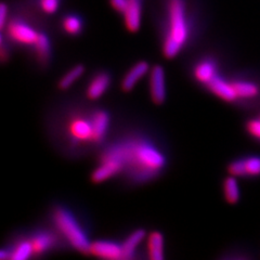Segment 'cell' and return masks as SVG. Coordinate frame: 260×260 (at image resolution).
Returning <instances> with one entry per match:
<instances>
[{
	"instance_id": "1",
	"label": "cell",
	"mask_w": 260,
	"mask_h": 260,
	"mask_svg": "<svg viewBox=\"0 0 260 260\" xmlns=\"http://www.w3.org/2000/svg\"><path fill=\"white\" fill-rule=\"evenodd\" d=\"M164 24L162 52L174 59L189 42L192 32V0H160Z\"/></svg>"
},
{
	"instance_id": "2",
	"label": "cell",
	"mask_w": 260,
	"mask_h": 260,
	"mask_svg": "<svg viewBox=\"0 0 260 260\" xmlns=\"http://www.w3.org/2000/svg\"><path fill=\"white\" fill-rule=\"evenodd\" d=\"M117 146L119 156L137 180H146L158 174L166 165V157L156 146L144 140H134Z\"/></svg>"
},
{
	"instance_id": "3",
	"label": "cell",
	"mask_w": 260,
	"mask_h": 260,
	"mask_svg": "<svg viewBox=\"0 0 260 260\" xmlns=\"http://www.w3.org/2000/svg\"><path fill=\"white\" fill-rule=\"evenodd\" d=\"M53 220L73 247L83 253H89L91 243L71 213L65 209H56L53 214Z\"/></svg>"
},
{
	"instance_id": "4",
	"label": "cell",
	"mask_w": 260,
	"mask_h": 260,
	"mask_svg": "<svg viewBox=\"0 0 260 260\" xmlns=\"http://www.w3.org/2000/svg\"><path fill=\"white\" fill-rule=\"evenodd\" d=\"M124 169V162L121 161L120 157L114 146H111L103 153L101 157V164L92 173L91 179L95 183L103 182L108 179L116 176Z\"/></svg>"
},
{
	"instance_id": "5",
	"label": "cell",
	"mask_w": 260,
	"mask_h": 260,
	"mask_svg": "<svg viewBox=\"0 0 260 260\" xmlns=\"http://www.w3.org/2000/svg\"><path fill=\"white\" fill-rule=\"evenodd\" d=\"M6 27L8 38L16 44L26 46H34L40 32L36 28L32 27L28 22L21 18H14L9 20Z\"/></svg>"
},
{
	"instance_id": "6",
	"label": "cell",
	"mask_w": 260,
	"mask_h": 260,
	"mask_svg": "<svg viewBox=\"0 0 260 260\" xmlns=\"http://www.w3.org/2000/svg\"><path fill=\"white\" fill-rule=\"evenodd\" d=\"M69 133L76 142H93V127L90 118L76 116L69 124Z\"/></svg>"
},
{
	"instance_id": "7",
	"label": "cell",
	"mask_w": 260,
	"mask_h": 260,
	"mask_svg": "<svg viewBox=\"0 0 260 260\" xmlns=\"http://www.w3.org/2000/svg\"><path fill=\"white\" fill-rule=\"evenodd\" d=\"M150 92L152 100L155 104H161L166 99L165 71L159 65H156L151 70Z\"/></svg>"
},
{
	"instance_id": "8",
	"label": "cell",
	"mask_w": 260,
	"mask_h": 260,
	"mask_svg": "<svg viewBox=\"0 0 260 260\" xmlns=\"http://www.w3.org/2000/svg\"><path fill=\"white\" fill-rule=\"evenodd\" d=\"M89 253L104 259H123V246L109 241H98L91 243Z\"/></svg>"
},
{
	"instance_id": "9",
	"label": "cell",
	"mask_w": 260,
	"mask_h": 260,
	"mask_svg": "<svg viewBox=\"0 0 260 260\" xmlns=\"http://www.w3.org/2000/svg\"><path fill=\"white\" fill-rule=\"evenodd\" d=\"M143 0H128V5L123 12L124 23L128 31L136 32L141 26Z\"/></svg>"
},
{
	"instance_id": "10",
	"label": "cell",
	"mask_w": 260,
	"mask_h": 260,
	"mask_svg": "<svg viewBox=\"0 0 260 260\" xmlns=\"http://www.w3.org/2000/svg\"><path fill=\"white\" fill-rule=\"evenodd\" d=\"M209 90L213 92L218 98H220L221 100L226 102H234L238 98L237 92H235V89L232 85V83L224 80L220 76H216L211 79L207 84Z\"/></svg>"
},
{
	"instance_id": "11",
	"label": "cell",
	"mask_w": 260,
	"mask_h": 260,
	"mask_svg": "<svg viewBox=\"0 0 260 260\" xmlns=\"http://www.w3.org/2000/svg\"><path fill=\"white\" fill-rule=\"evenodd\" d=\"M149 71H150L149 64L144 61L135 64L125 75L123 83H121V89L126 92L132 91L135 88V86L137 85L138 81L141 80L146 74H148Z\"/></svg>"
},
{
	"instance_id": "12",
	"label": "cell",
	"mask_w": 260,
	"mask_h": 260,
	"mask_svg": "<svg viewBox=\"0 0 260 260\" xmlns=\"http://www.w3.org/2000/svg\"><path fill=\"white\" fill-rule=\"evenodd\" d=\"M111 78L107 73H100L98 74L88 86L87 96L91 100H96L101 98L110 87Z\"/></svg>"
},
{
	"instance_id": "13",
	"label": "cell",
	"mask_w": 260,
	"mask_h": 260,
	"mask_svg": "<svg viewBox=\"0 0 260 260\" xmlns=\"http://www.w3.org/2000/svg\"><path fill=\"white\" fill-rule=\"evenodd\" d=\"M93 127V142H100L107 135L110 126V116L105 111H96L91 116Z\"/></svg>"
},
{
	"instance_id": "14",
	"label": "cell",
	"mask_w": 260,
	"mask_h": 260,
	"mask_svg": "<svg viewBox=\"0 0 260 260\" xmlns=\"http://www.w3.org/2000/svg\"><path fill=\"white\" fill-rule=\"evenodd\" d=\"M217 75V64L210 59L201 61L194 68V76L202 84L207 85Z\"/></svg>"
},
{
	"instance_id": "15",
	"label": "cell",
	"mask_w": 260,
	"mask_h": 260,
	"mask_svg": "<svg viewBox=\"0 0 260 260\" xmlns=\"http://www.w3.org/2000/svg\"><path fill=\"white\" fill-rule=\"evenodd\" d=\"M62 29L71 36H78L84 28L83 19L76 13L65 14L61 20Z\"/></svg>"
},
{
	"instance_id": "16",
	"label": "cell",
	"mask_w": 260,
	"mask_h": 260,
	"mask_svg": "<svg viewBox=\"0 0 260 260\" xmlns=\"http://www.w3.org/2000/svg\"><path fill=\"white\" fill-rule=\"evenodd\" d=\"M149 256L152 260L164 259V238L159 232H152L148 239Z\"/></svg>"
},
{
	"instance_id": "17",
	"label": "cell",
	"mask_w": 260,
	"mask_h": 260,
	"mask_svg": "<svg viewBox=\"0 0 260 260\" xmlns=\"http://www.w3.org/2000/svg\"><path fill=\"white\" fill-rule=\"evenodd\" d=\"M145 238V231L143 230H136L133 232L129 237L121 244L123 246V259H130L133 258L136 248L139 246V244L144 240Z\"/></svg>"
},
{
	"instance_id": "18",
	"label": "cell",
	"mask_w": 260,
	"mask_h": 260,
	"mask_svg": "<svg viewBox=\"0 0 260 260\" xmlns=\"http://www.w3.org/2000/svg\"><path fill=\"white\" fill-rule=\"evenodd\" d=\"M32 249H34V255L42 254L44 251L48 250L54 244L53 235L47 232L37 233L30 239Z\"/></svg>"
},
{
	"instance_id": "19",
	"label": "cell",
	"mask_w": 260,
	"mask_h": 260,
	"mask_svg": "<svg viewBox=\"0 0 260 260\" xmlns=\"http://www.w3.org/2000/svg\"><path fill=\"white\" fill-rule=\"evenodd\" d=\"M232 85L235 89V92L238 94V98L248 99V98H254L259 93L258 86L254 83H251V81L235 80L232 81Z\"/></svg>"
},
{
	"instance_id": "20",
	"label": "cell",
	"mask_w": 260,
	"mask_h": 260,
	"mask_svg": "<svg viewBox=\"0 0 260 260\" xmlns=\"http://www.w3.org/2000/svg\"><path fill=\"white\" fill-rule=\"evenodd\" d=\"M34 48L40 61L47 62L49 59H50L51 44H50V39H49V37L45 34V32L43 31L39 32L38 38L34 45Z\"/></svg>"
},
{
	"instance_id": "21",
	"label": "cell",
	"mask_w": 260,
	"mask_h": 260,
	"mask_svg": "<svg viewBox=\"0 0 260 260\" xmlns=\"http://www.w3.org/2000/svg\"><path fill=\"white\" fill-rule=\"evenodd\" d=\"M235 178L237 177L234 176L228 177L223 183L224 198L226 202L230 203V204H237L240 200V188Z\"/></svg>"
},
{
	"instance_id": "22",
	"label": "cell",
	"mask_w": 260,
	"mask_h": 260,
	"mask_svg": "<svg viewBox=\"0 0 260 260\" xmlns=\"http://www.w3.org/2000/svg\"><path fill=\"white\" fill-rule=\"evenodd\" d=\"M36 9L47 15H52L59 11L63 0H28Z\"/></svg>"
},
{
	"instance_id": "23",
	"label": "cell",
	"mask_w": 260,
	"mask_h": 260,
	"mask_svg": "<svg viewBox=\"0 0 260 260\" xmlns=\"http://www.w3.org/2000/svg\"><path fill=\"white\" fill-rule=\"evenodd\" d=\"M85 72V68L83 65H76L73 69H71L67 74H65L59 83V87L63 90L65 89H69L73 84L77 81L81 76H83Z\"/></svg>"
},
{
	"instance_id": "24",
	"label": "cell",
	"mask_w": 260,
	"mask_h": 260,
	"mask_svg": "<svg viewBox=\"0 0 260 260\" xmlns=\"http://www.w3.org/2000/svg\"><path fill=\"white\" fill-rule=\"evenodd\" d=\"M32 255H34V249H32L30 240H27L20 242L18 245L15 246V248L11 253L10 258L13 260H24L28 259Z\"/></svg>"
},
{
	"instance_id": "25",
	"label": "cell",
	"mask_w": 260,
	"mask_h": 260,
	"mask_svg": "<svg viewBox=\"0 0 260 260\" xmlns=\"http://www.w3.org/2000/svg\"><path fill=\"white\" fill-rule=\"evenodd\" d=\"M244 165H245L246 176H260V156H249L244 158Z\"/></svg>"
},
{
	"instance_id": "26",
	"label": "cell",
	"mask_w": 260,
	"mask_h": 260,
	"mask_svg": "<svg viewBox=\"0 0 260 260\" xmlns=\"http://www.w3.org/2000/svg\"><path fill=\"white\" fill-rule=\"evenodd\" d=\"M228 172L231 176L234 177H245V165H244V159H238L232 161L231 164L228 167Z\"/></svg>"
},
{
	"instance_id": "27",
	"label": "cell",
	"mask_w": 260,
	"mask_h": 260,
	"mask_svg": "<svg viewBox=\"0 0 260 260\" xmlns=\"http://www.w3.org/2000/svg\"><path fill=\"white\" fill-rule=\"evenodd\" d=\"M246 130L251 137L260 140V117L257 119L248 120L246 124Z\"/></svg>"
},
{
	"instance_id": "28",
	"label": "cell",
	"mask_w": 260,
	"mask_h": 260,
	"mask_svg": "<svg viewBox=\"0 0 260 260\" xmlns=\"http://www.w3.org/2000/svg\"><path fill=\"white\" fill-rule=\"evenodd\" d=\"M9 12H10L9 6H8L6 3H3L2 6H0V27H2V29H5L7 22L9 21V19H8Z\"/></svg>"
},
{
	"instance_id": "29",
	"label": "cell",
	"mask_w": 260,
	"mask_h": 260,
	"mask_svg": "<svg viewBox=\"0 0 260 260\" xmlns=\"http://www.w3.org/2000/svg\"><path fill=\"white\" fill-rule=\"evenodd\" d=\"M110 5L116 12L123 14L128 5V0H110Z\"/></svg>"
}]
</instances>
